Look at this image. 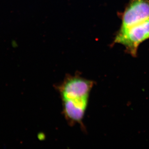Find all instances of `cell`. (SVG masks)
<instances>
[{
    "label": "cell",
    "mask_w": 149,
    "mask_h": 149,
    "mask_svg": "<svg viewBox=\"0 0 149 149\" xmlns=\"http://www.w3.org/2000/svg\"><path fill=\"white\" fill-rule=\"evenodd\" d=\"M149 19V0H130L122 16L120 28H128Z\"/></svg>",
    "instance_id": "obj_3"
},
{
    "label": "cell",
    "mask_w": 149,
    "mask_h": 149,
    "mask_svg": "<svg viewBox=\"0 0 149 149\" xmlns=\"http://www.w3.org/2000/svg\"><path fill=\"white\" fill-rule=\"evenodd\" d=\"M94 84L93 80L77 73L66 75L57 85L56 90L61 100L63 113L70 124L83 123Z\"/></svg>",
    "instance_id": "obj_1"
},
{
    "label": "cell",
    "mask_w": 149,
    "mask_h": 149,
    "mask_svg": "<svg viewBox=\"0 0 149 149\" xmlns=\"http://www.w3.org/2000/svg\"><path fill=\"white\" fill-rule=\"evenodd\" d=\"M149 38V19L136 25L120 28L114 42L121 44L133 56H136L139 45Z\"/></svg>",
    "instance_id": "obj_2"
}]
</instances>
